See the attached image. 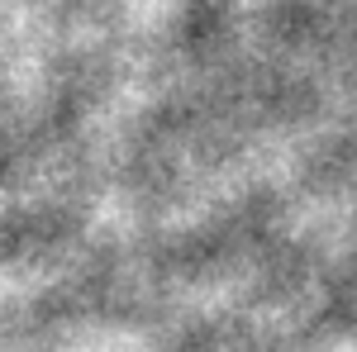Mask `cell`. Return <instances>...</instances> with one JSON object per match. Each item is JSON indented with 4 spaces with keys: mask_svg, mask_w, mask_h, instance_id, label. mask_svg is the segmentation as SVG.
<instances>
[]
</instances>
